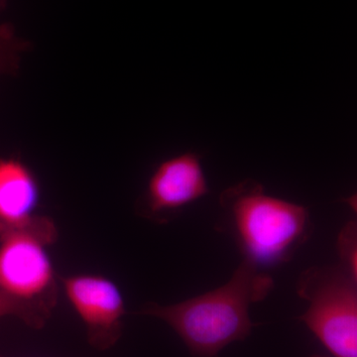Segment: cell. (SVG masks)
<instances>
[{"label":"cell","instance_id":"11","mask_svg":"<svg viewBox=\"0 0 357 357\" xmlns=\"http://www.w3.org/2000/svg\"><path fill=\"white\" fill-rule=\"evenodd\" d=\"M7 0H0V10L6 6Z\"/></svg>","mask_w":357,"mask_h":357},{"label":"cell","instance_id":"10","mask_svg":"<svg viewBox=\"0 0 357 357\" xmlns=\"http://www.w3.org/2000/svg\"><path fill=\"white\" fill-rule=\"evenodd\" d=\"M6 316L16 317L30 328H42L44 326L43 324L27 307L7 297L0 291V318Z\"/></svg>","mask_w":357,"mask_h":357},{"label":"cell","instance_id":"6","mask_svg":"<svg viewBox=\"0 0 357 357\" xmlns=\"http://www.w3.org/2000/svg\"><path fill=\"white\" fill-rule=\"evenodd\" d=\"M208 192L201 158L184 153L162 162L141 199V215L155 222H168L172 215Z\"/></svg>","mask_w":357,"mask_h":357},{"label":"cell","instance_id":"8","mask_svg":"<svg viewBox=\"0 0 357 357\" xmlns=\"http://www.w3.org/2000/svg\"><path fill=\"white\" fill-rule=\"evenodd\" d=\"M28 47L27 42L16 35L13 26L8 23L0 25V75L16 72L21 55Z\"/></svg>","mask_w":357,"mask_h":357},{"label":"cell","instance_id":"7","mask_svg":"<svg viewBox=\"0 0 357 357\" xmlns=\"http://www.w3.org/2000/svg\"><path fill=\"white\" fill-rule=\"evenodd\" d=\"M41 192L36 176L20 159H0V236L33 227Z\"/></svg>","mask_w":357,"mask_h":357},{"label":"cell","instance_id":"9","mask_svg":"<svg viewBox=\"0 0 357 357\" xmlns=\"http://www.w3.org/2000/svg\"><path fill=\"white\" fill-rule=\"evenodd\" d=\"M337 251L342 266L357 278V225L351 220L340 230L337 238Z\"/></svg>","mask_w":357,"mask_h":357},{"label":"cell","instance_id":"12","mask_svg":"<svg viewBox=\"0 0 357 357\" xmlns=\"http://www.w3.org/2000/svg\"><path fill=\"white\" fill-rule=\"evenodd\" d=\"M312 357H330V356H319V354H316V356H312Z\"/></svg>","mask_w":357,"mask_h":357},{"label":"cell","instance_id":"1","mask_svg":"<svg viewBox=\"0 0 357 357\" xmlns=\"http://www.w3.org/2000/svg\"><path fill=\"white\" fill-rule=\"evenodd\" d=\"M274 288L272 277L243 259L225 285L177 304L148 303L138 314L162 319L196 357H215L227 345L245 340L255 324L249 309Z\"/></svg>","mask_w":357,"mask_h":357},{"label":"cell","instance_id":"5","mask_svg":"<svg viewBox=\"0 0 357 357\" xmlns=\"http://www.w3.org/2000/svg\"><path fill=\"white\" fill-rule=\"evenodd\" d=\"M61 281L70 304L86 326L89 344L98 351L114 347L121 337L126 312L119 285L96 274L73 275Z\"/></svg>","mask_w":357,"mask_h":357},{"label":"cell","instance_id":"3","mask_svg":"<svg viewBox=\"0 0 357 357\" xmlns=\"http://www.w3.org/2000/svg\"><path fill=\"white\" fill-rule=\"evenodd\" d=\"M57 239L55 223L45 215L29 229L0 236V291L43 326L57 304V279L47 250Z\"/></svg>","mask_w":357,"mask_h":357},{"label":"cell","instance_id":"4","mask_svg":"<svg viewBox=\"0 0 357 357\" xmlns=\"http://www.w3.org/2000/svg\"><path fill=\"white\" fill-rule=\"evenodd\" d=\"M357 278L342 265L301 273L297 293L309 307L301 321L332 357H357Z\"/></svg>","mask_w":357,"mask_h":357},{"label":"cell","instance_id":"2","mask_svg":"<svg viewBox=\"0 0 357 357\" xmlns=\"http://www.w3.org/2000/svg\"><path fill=\"white\" fill-rule=\"evenodd\" d=\"M220 204L227 232L243 259L259 268L290 261L311 236L307 208L269 196L255 181L245 180L225 190Z\"/></svg>","mask_w":357,"mask_h":357}]
</instances>
